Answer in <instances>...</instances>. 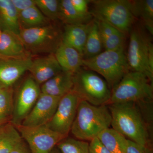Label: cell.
Listing matches in <instances>:
<instances>
[{
    "label": "cell",
    "mask_w": 153,
    "mask_h": 153,
    "mask_svg": "<svg viewBox=\"0 0 153 153\" xmlns=\"http://www.w3.org/2000/svg\"><path fill=\"white\" fill-rule=\"evenodd\" d=\"M111 123L107 105L96 106L80 100L70 131L76 139L90 141L109 128Z\"/></svg>",
    "instance_id": "cell-1"
},
{
    "label": "cell",
    "mask_w": 153,
    "mask_h": 153,
    "mask_svg": "<svg viewBox=\"0 0 153 153\" xmlns=\"http://www.w3.org/2000/svg\"><path fill=\"white\" fill-rule=\"evenodd\" d=\"M134 104L125 102L109 104L111 126L126 139L136 143L146 150L148 143L147 130Z\"/></svg>",
    "instance_id": "cell-2"
},
{
    "label": "cell",
    "mask_w": 153,
    "mask_h": 153,
    "mask_svg": "<svg viewBox=\"0 0 153 153\" xmlns=\"http://www.w3.org/2000/svg\"><path fill=\"white\" fill-rule=\"evenodd\" d=\"M82 64L104 77L111 90L130 71L124 47L104 50L95 57L83 59Z\"/></svg>",
    "instance_id": "cell-3"
},
{
    "label": "cell",
    "mask_w": 153,
    "mask_h": 153,
    "mask_svg": "<svg viewBox=\"0 0 153 153\" xmlns=\"http://www.w3.org/2000/svg\"><path fill=\"white\" fill-rule=\"evenodd\" d=\"M153 97V82L146 75L129 71L111 90L108 105L125 102H145Z\"/></svg>",
    "instance_id": "cell-4"
},
{
    "label": "cell",
    "mask_w": 153,
    "mask_h": 153,
    "mask_svg": "<svg viewBox=\"0 0 153 153\" xmlns=\"http://www.w3.org/2000/svg\"><path fill=\"white\" fill-rule=\"evenodd\" d=\"M127 59L130 71L143 73L153 82V45L143 27L134 25L130 32Z\"/></svg>",
    "instance_id": "cell-5"
},
{
    "label": "cell",
    "mask_w": 153,
    "mask_h": 153,
    "mask_svg": "<svg viewBox=\"0 0 153 153\" xmlns=\"http://www.w3.org/2000/svg\"><path fill=\"white\" fill-rule=\"evenodd\" d=\"M91 3L92 9L90 12L94 19L107 22L125 35L130 33L136 18L129 1L94 0Z\"/></svg>",
    "instance_id": "cell-6"
},
{
    "label": "cell",
    "mask_w": 153,
    "mask_h": 153,
    "mask_svg": "<svg viewBox=\"0 0 153 153\" xmlns=\"http://www.w3.org/2000/svg\"><path fill=\"white\" fill-rule=\"evenodd\" d=\"M72 90L80 100L96 106L108 105L111 96V89L105 80L87 69H81L74 74Z\"/></svg>",
    "instance_id": "cell-7"
},
{
    "label": "cell",
    "mask_w": 153,
    "mask_h": 153,
    "mask_svg": "<svg viewBox=\"0 0 153 153\" xmlns=\"http://www.w3.org/2000/svg\"><path fill=\"white\" fill-rule=\"evenodd\" d=\"M63 32L50 25L38 27L22 29L19 36L29 53H55L62 42Z\"/></svg>",
    "instance_id": "cell-8"
},
{
    "label": "cell",
    "mask_w": 153,
    "mask_h": 153,
    "mask_svg": "<svg viewBox=\"0 0 153 153\" xmlns=\"http://www.w3.org/2000/svg\"><path fill=\"white\" fill-rule=\"evenodd\" d=\"M15 126L22 138L27 143L31 153H51L55 146L67 137L54 131L46 125Z\"/></svg>",
    "instance_id": "cell-9"
},
{
    "label": "cell",
    "mask_w": 153,
    "mask_h": 153,
    "mask_svg": "<svg viewBox=\"0 0 153 153\" xmlns=\"http://www.w3.org/2000/svg\"><path fill=\"white\" fill-rule=\"evenodd\" d=\"M80 99L71 90L60 98L52 119L46 125L54 131L67 137L76 116Z\"/></svg>",
    "instance_id": "cell-10"
},
{
    "label": "cell",
    "mask_w": 153,
    "mask_h": 153,
    "mask_svg": "<svg viewBox=\"0 0 153 153\" xmlns=\"http://www.w3.org/2000/svg\"><path fill=\"white\" fill-rule=\"evenodd\" d=\"M41 93V88L33 77L25 79L14 101L12 123L15 125L22 124L33 108Z\"/></svg>",
    "instance_id": "cell-11"
},
{
    "label": "cell",
    "mask_w": 153,
    "mask_h": 153,
    "mask_svg": "<svg viewBox=\"0 0 153 153\" xmlns=\"http://www.w3.org/2000/svg\"><path fill=\"white\" fill-rule=\"evenodd\" d=\"M61 98L41 92L33 108L21 124L29 127L46 125L55 114Z\"/></svg>",
    "instance_id": "cell-12"
},
{
    "label": "cell",
    "mask_w": 153,
    "mask_h": 153,
    "mask_svg": "<svg viewBox=\"0 0 153 153\" xmlns=\"http://www.w3.org/2000/svg\"><path fill=\"white\" fill-rule=\"evenodd\" d=\"M32 60L0 57V82L6 87L12 86L30 68Z\"/></svg>",
    "instance_id": "cell-13"
},
{
    "label": "cell",
    "mask_w": 153,
    "mask_h": 153,
    "mask_svg": "<svg viewBox=\"0 0 153 153\" xmlns=\"http://www.w3.org/2000/svg\"><path fill=\"white\" fill-rule=\"evenodd\" d=\"M28 71L39 85L47 82L63 70L56 60L54 53H51L45 57L32 60V64Z\"/></svg>",
    "instance_id": "cell-14"
},
{
    "label": "cell",
    "mask_w": 153,
    "mask_h": 153,
    "mask_svg": "<svg viewBox=\"0 0 153 153\" xmlns=\"http://www.w3.org/2000/svg\"><path fill=\"white\" fill-rule=\"evenodd\" d=\"M19 35L8 31H1L0 36V57L12 59L30 58Z\"/></svg>",
    "instance_id": "cell-15"
},
{
    "label": "cell",
    "mask_w": 153,
    "mask_h": 153,
    "mask_svg": "<svg viewBox=\"0 0 153 153\" xmlns=\"http://www.w3.org/2000/svg\"><path fill=\"white\" fill-rule=\"evenodd\" d=\"M54 55L63 71L74 74L83 66V57L80 53L73 47L62 42Z\"/></svg>",
    "instance_id": "cell-16"
},
{
    "label": "cell",
    "mask_w": 153,
    "mask_h": 153,
    "mask_svg": "<svg viewBox=\"0 0 153 153\" xmlns=\"http://www.w3.org/2000/svg\"><path fill=\"white\" fill-rule=\"evenodd\" d=\"M74 74L62 71L42 84L41 92L52 96L62 97L73 89Z\"/></svg>",
    "instance_id": "cell-17"
},
{
    "label": "cell",
    "mask_w": 153,
    "mask_h": 153,
    "mask_svg": "<svg viewBox=\"0 0 153 153\" xmlns=\"http://www.w3.org/2000/svg\"><path fill=\"white\" fill-rule=\"evenodd\" d=\"M90 22L87 24L65 25L64 27L62 43L76 49L82 56Z\"/></svg>",
    "instance_id": "cell-18"
},
{
    "label": "cell",
    "mask_w": 153,
    "mask_h": 153,
    "mask_svg": "<svg viewBox=\"0 0 153 153\" xmlns=\"http://www.w3.org/2000/svg\"><path fill=\"white\" fill-rule=\"evenodd\" d=\"M95 20L105 50H115L124 47L125 35L123 33L106 22Z\"/></svg>",
    "instance_id": "cell-19"
},
{
    "label": "cell",
    "mask_w": 153,
    "mask_h": 153,
    "mask_svg": "<svg viewBox=\"0 0 153 153\" xmlns=\"http://www.w3.org/2000/svg\"><path fill=\"white\" fill-rule=\"evenodd\" d=\"M0 29L19 35V13L11 0H0Z\"/></svg>",
    "instance_id": "cell-20"
},
{
    "label": "cell",
    "mask_w": 153,
    "mask_h": 153,
    "mask_svg": "<svg viewBox=\"0 0 153 153\" xmlns=\"http://www.w3.org/2000/svg\"><path fill=\"white\" fill-rule=\"evenodd\" d=\"M132 13L136 19L141 21L151 36L153 34V1H129Z\"/></svg>",
    "instance_id": "cell-21"
},
{
    "label": "cell",
    "mask_w": 153,
    "mask_h": 153,
    "mask_svg": "<svg viewBox=\"0 0 153 153\" xmlns=\"http://www.w3.org/2000/svg\"><path fill=\"white\" fill-rule=\"evenodd\" d=\"M97 137L111 153H127L128 140L112 128L104 130Z\"/></svg>",
    "instance_id": "cell-22"
},
{
    "label": "cell",
    "mask_w": 153,
    "mask_h": 153,
    "mask_svg": "<svg viewBox=\"0 0 153 153\" xmlns=\"http://www.w3.org/2000/svg\"><path fill=\"white\" fill-rule=\"evenodd\" d=\"M103 49V44L97 22L93 19L90 27L82 53L83 59H88L98 55Z\"/></svg>",
    "instance_id": "cell-23"
},
{
    "label": "cell",
    "mask_w": 153,
    "mask_h": 153,
    "mask_svg": "<svg viewBox=\"0 0 153 153\" xmlns=\"http://www.w3.org/2000/svg\"><path fill=\"white\" fill-rule=\"evenodd\" d=\"M23 140L11 122L0 126V153H10Z\"/></svg>",
    "instance_id": "cell-24"
},
{
    "label": "cell",
    "mask_w": 153,
    "mask_h": 153,
    "mask_svg": "<svg viewBox=\"0 0 153 153\" xmlns=\"http://www.w3.org/2000/svg\"><path fill=\"white\" fill-rule=\"evenodd\" d=\"M92 18L82 16L77 13L70 0L60 1L58 19L65 25L87 24L93 19Z\"/></svg>",
    "instance_id": "cell-25"
},
{
    "label": "cell",
    "mask_w": 153,
    "mask_h": 153,
    "mask_svg": "<svg viewBox=\"0 0 153 153\" xmlns=\"http://www.w3.org/2000/svg\"><path fill=\"white\" fill-rule=\"evenodd\" d=\"M49 21L36 6L19 13L21 30L46 26L50 24Z\"/></svg>",
    "instance_id": "cell-26"
},
{
    "label": "cell",
    "mask_w": 153,
    "mask_h": 153,
    "mask_svg": "<svg viewBox=\"0 0 153 153\" xmlns=\"http://www.w3.org/2000/svg\"><path fill=\"white\" fill-rule=\"evenodd\" d=\"M14 101L12 86L5 87L0 92V122L7 123L12 119Z\"/></svg>",
    "instance_id": "cell-27"
},
{
    "label": "cell",
    "mask_w": 153,
    "mask_h": 153,
    "mask_svg": "<svg viewBox=\"0 0 153 153\" xmlns=\"http://www.w3.org/2000/svg\"><path fill=\"white\" fill-rule=\"evenodd\" d=\"M57 146L60 153H89V143L73 138L66 137Z\"/></svg>",
    "instance_id": "cell-28"
},
{
    "label": "cell",
    "mask_w": 153,
    "mask_h": 153,
    "mask_svg": "<svg viewBox=\"0 0 153 153\" xmlns=\"http://www.w3.org/2000/svg\"><path fill=\"white\" fill-rule=\"evenodd\" d=\"M35 1L36 7L48 20L55 21L58 19L60 1L35 0Z\"/></svg>",
    "instance_id": "cell-29"
},
{
    "label": "cell",
    "mask_w": 153,
    "mask_h": 153,
    "mask_svg": "<svg viewBox=\"0 0 153 153\" xmlns=\"http://www.w3.org/2000/svg\"><path fill=\"white\" fill-rule=\"evenodd\" d=\"M72 6L77 13L86 16H92L88 9L91 1L88 0H70Z\"/></svg>",
    "instance_id": "cell-30"
},
{
    "label": "cell",
    "mask_w": 153,
    "mask_h": 153,
    "mask_svg": "<svg viewBox=\"0 0 153 153\" xmlns=\"http://www.w3.org/2000/svg\"><path fill=\"white\" fill-rule=\"evenodd\" d=\"M89 153H111L98 139L96 137L89 143Z\"/></svg>",
    "instance_id": "cell-31"
},
{
    "label": "cell",
    "mask_w": 153,
    "mask_h": 153,
    "mask_svg": "<svg viewBox=\"0 0 153 153\" xmlns=\"http://www.w3.org/2000/svg\"><path fill=\"white\" fill-rule=\"evenodd\" d=\"M18 13L36 6L35 0H11Z\"/></svg>",
    "instance_id": "cell-32"
},
{
    "label": "cell",
    "mask_w": 153,
    "mask_h": 153,
    "mask_svg": "<svg viewBox=\"0 0 153 153\" xmlns=\"http://www.w3.org/2000/svg\"><path fill=\"white\" fill-rule=\"evenodd\" d=\"M146 150L136 143L128 140L127 153H145Z\"/></svg>",
    "instance_id": "cell-33"
},
{
    "label": "cell",
    "mask_w": 153,
    "mask_h": 153,
    "mask_svg": "<svg viewBox=\"0 0 153 153\" xmlns=\"http://www.w3.org/2000/svg\"><path fill=\"white\" fill-rule=\"evenodd\" d=\"M10 153H31L23 140L14 147Z\"/></svg>",
    "instance_id": "cell-34"
},
{
    "label": "cell",
    "mask_w": 153,
    "mask_h": 153,
    "mask_svg": "<svg viewBox=\"0 0 153 153\" xmlns=\"http://www.w3.org/2000/svg\"><path fill=\"white\" fill-rule=\"evenodd\" d=\"M6 87V86H5L4 84H3L1 82H0V92L3 89H4V88Z\"/></svg>",
    "instance_id": "cell-35"
},
{
    "label": "cell",
    "mask_w": 153,
    "mask_h": 153,
    "mask_svg": "<svg viewBox=\"0 0 153 153\" xmlns=\"http://www.w3.org/2000/svg\"><path fill=\"white\" fill-rule=\"evenodd\" d=\"M51 153H60V151H59V150L57 149H55V148H54Z\"/></svg>",
    "instance_id": "cell-36"
},
{
    "label": "cell",
    "mask_w": 153,
    "mask_h": 153,
    "mask_svg": "<svg viewBox=\"0 0 153 153\" xmlns=\"http://www.w3.org/2000/svg\"><path fill=\"white\" fill-rule=\"evenodd\" d=\"M5 123H7L0 122V126L4 124Z\"/></svg>",
    "instance_id": "cell-37"
},
{
    "label": "cell",
    "mask_w": 153,
    "mask_h": 153,
    "mask_svg": "<svg viewBox=\"0 0 153 153\" xmlns=\"http://www.w3.org/2000/svg\"><path fill=\"white\" fill-rule=\"evenodd\" d=\"M1 29H0V36H1Z\"/></svg>",
    "instance_id": "cell-38"
}]
</instances>
